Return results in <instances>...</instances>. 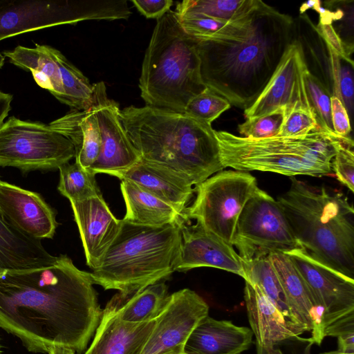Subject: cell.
I'll return each mask as SVG.
<instances>
[{
    "instance_id": "obj_46",
    "label": "cell",
    "mask_w": 354,
    "mask_h": 354,
    "mask_svg": "<svg viewBox=\"0 0 354 354\" xmlns=\"http://www.w3.org/2000/svg\"><path fill=\"white\" fill-rule=\"evenodd\" d=\"M12 98V95L8 93L6 97L0 99V127L11 109Z\"/></svg>"
},
{
    "instance_id": "obj_16",
    "label": "cell",
    "mask_w": 354,
    "mask_h": 354,
    "mask_svg": "<svg viewBox=\"0 0 354 354\" xmlns=\"http://www.w3.org/2000/svg\"><path fill=\"white\" fill-rule=\"evenodd\" d=\"M181 245L174 271L186 272L211 267L238 274L245 279L243 261L233 246L207 232L201 225H187L184 219L180 225Z\"/></svg>"
},
{
    "instance_id": "obj_20",
    "label": "cell",
    "mask_w": 354,
    "mask_h": 354,
    "mask_svg": "<svg viewBox=\"0 0 354 354\" xmlns=\"http://www.w3.org/2000/svg\"><path fill=\"white\" fill-rule=\"evenodd\" d=\"M268 255L294 317L306 332L311 333L310 338L314 344L320 346L324 339L322 310L289 257L279 252Z\"/></svg>"
},
{
    "instance_id": "obj_22",
    "label": "cell",
    "mask_w": 354,
    "mask_h": 354,
    "mask_svg": "<svg viewBox=\"0 0 354 354\" xmlns=\"http://www.w3.org/2000/svg\"><path fill=\"white\" fill-rule=\"evenodd\" d=\"M252 337L248 327L207 315L191 333L185 351L197 354H240L250 348Z\"/></svg>"
},
{
    "instance_id": "obj_48",
    "label": "cell",
    "mask_w": 354,
    "mask_h": 354,
    "mask_svg": "<svg viewBox=\"0 0 354 354\" xmlns=\"http://www.w3.org/2000/svg\"><path fill=\"white\" fill-rule=\"evenodd\" d=\"M48 354H76L74 351L64 348H53Z\"/></svg>"
},
{
    "instance_id": "obj_35",
    "label": "cell",
    "mask_w": 354,
    "mask_h": 354,
    "mask_svg": "<svg viewBox=\"0 0 354 354\" xmlns=\"http://www.w3.org/2000/svg\"><path fill=\"white\" fill-rule=\"evenodd\" d=\"M287 113V109L281 106L274 111L252 119L238 125V130L242 137L257 140L276 136Z\"/></svg>"
},
{
    "instance_id": "obj_3",
    "label": "cell",
    "mask_w": 354,
    "mask_h": 354,
    "mask_svg": "<svg viewBox=\"0 0 354 354\" xmlns=\"http://www.w3.org/2000/svg\"><path fill=\"white\" fill-rule=\"evenodd\" d=\"M120 120L142 160L178 174L194 187L224 169L212 125L147 105L120 110Z\"/></svg>"
},
{
    "instance_id": "obj_17",
    "label": "cell",
    "mask_w": 354,
    "mask_h": 354,
    "mask_svg": "<svg viewBox=\"0 0 354 354\" xmlns=\"http://www.w3.org/2000/svg\"><path fill=\"white\" fill-rule=\"evenodd\" d=\"M0 212L24 234L52 239L58 226L55 210L38 193L0 180Z\"/></svg>"
},
{
    "instance_id": "obj_43",
    "label": "cell",
    "mask_w": 354,
    "mask_h": 354,
    "mask_svg": "<svg viewBox=\"0 0 354 354\" xmlns=\"http://www.w3.org/2000/svg\"><path fill=\"white\" fill-rule=\"evenodd\" d=\"M131 3L146 18L157 20L170 11L174 4L172 0H132Z\"/></svg>"
},
{
    "instance_id": "obj_4",
    "label": "cell",
    "mask_w": 354,
    "mask_h": 354,
    "mask_svg": "<svg viewBox=\"0 0 354 354\" xmlns=\"http://www.w3.org/2000/svg\"><path fill=\"white\" fill-rule=\"evenodd\" d=\"M277 201L300 246L354 279V209L348 198L292 178L289 189Z\"/></svg>"
},
{
    "instance_id": "obj_9",
    "label": "cell",
    "mask_w": 354,
    "mask_h": 354,
    "mask_svg": "<svg viewBox=\"0 0 354 354\" xmlns=\"http://www.w3.org/2000/svg\"><path fill=\"white\" fill-rule=\"evenodd\" d=\"M258 187L249 172L222 170L195 187L196 198L183 217L232 245L241 212Z\"/></svg>"
},
{
    "instance_id": "obj_51",
    "label": "cell",
    "mask_w": 354,
    "mask_h": 354,
    "mask_svg": "<svg viewBox=\"0 0 354 354\" xmlns=\"http://www.w3.org/2000/svg\"><path fill=\"white\" fill-rule=\"evenodd\" d=\"M167 354H197L196 353H192V352H184L183 353H167Z\"/></svg>"
},
{
    "instance_id": "obj_2",
    "label": "cell",
    "mask_w": 354,
    "mask_h": 354,
    "mask_svg": "<svg viewBox=\"0 0 354 354\" xmlns=\"http://www.w3.org/2000/svg\"><path fill=\"white\" fill-rule=\"evenodd\" d=\"M293 37V19L266 4L245 40H197L202 80L231 104L245 109L266 86Z\"/></svg>"
},
{
    "instance_id": "obj_45",
    "label": "cell",
    "mask_w": 354,
    "mask_h": 354,
    "mask_svg": "<svg viewBox=\"0 0 354 354\" xmlns=\"http://www.w3.org/2000/svg\"><path fill=\"white\" fill-rule=\"evenodd\" d=\"M337 338V351L354 353V333L342 335Z\"/></svg>"
},
{
    "instance_id": "obj_11",
    "label": "cell",
    "mask_w": 354,
    "mask_h": 354,
    "mask_svg": "<svg viewBox=\"0 0 354 354\" xmlns=\"http://www.w3.org/2000/svg\"><path fill=\"white\" fill-rule=\"evenodd\" d=\"M243 261L271 252L301 248L279 203L259 187L246 202L239 217L232 246Z\"/></svg>"
},
{
    "instance_id": "obj_29",
    "label": "cell",
    "mask_w": 354,
    "mask_h": 354,
    "mask_svg": "<svg viewBox=\"0 0 354 354\" xmlns=\"http://www.w3.org/2000/svg\"><path fill=\"white\" fill-rule=\"evenodd\" d=\"M170 295L165 281L151 285L127 300L116 294L118 313L121 319L128 322L156 319L165 308Z\"/></svg>"
},
{
    "instance_id": "obj_6",
    "label": "cell",
    "mask_w": 354,
    "mask_h": 354,
    "mask_svg": "<svg viewBox=\"0 0 354 354\" xmlns=\"http://www.w3.org/2000/svg\"><path fill=\"white\" fill-rule=\"evenodd\" d=\"M147 106L184 113L205 88L201 75L197 39L181 27L175 12L157 21L146 50L139 79Z\"/></svg>"
},
{
    "instance_id": "obj_10",
    "label": "cell",
    "mask_w": 354,
    "mask_h": 354,
    "mask_svg": "<svg viewBox=\"0 0 354 354\" xmlns=\"http://www.w3.org/2000/svg\"><path fill=\"white\" fill-rule=\"evenodd\" d=\"M72 142L49 124L10 117L0 127V167H13L23 174L50 171L75 157Z\"/></svg>"
},
{
    "instance_id": "obj_33",
    "label": "cell",
    "mask_w": 354,
    "mask_h": 354,
    "mask_svg": "<svg viewBox=\"0 0 354 354\" xmlns=\"http://www.w3.org/2000/svg\"><path fill=\"white\" fill-rule=\"evenodd\" d=\"M57 189L70 202L80 201L102 194L95 174L82 167L78 163L69 162L61 165Z\"/></svg>"
},
{
    "instance_id": "obj_54",
    "label": "cell",
    "mask_w": 354,
    "mask_h": 354,
    "mask_svg": "<svg viewBox=\"0 0 354 354\" xmlns=\"http://www.w3.org/2000/svg\"><path fill=\"white\" fill-rule=\"evenodd\" d=\"M1 178V177H0Z\"/></svg>"
},
{
    "instance_id": "obj_8",
    "label": "cell",
    "mask_w": 354,
    "mask_h": 354,
    "mask_svg": "<svg viewBox=\"0 0 354 354\" xmlns=\"http://www.w3.org/2000/svg\"><path fill=\"white\" fill-rule=\"evenodd\" d=\"M124 0H0V41L21 33L85 20L126 19Z\"/></svg>"
},
{
    "instance_id": "obj_23",
    "label": "cell",
    "mask_w": 354,
    "mask_h": 354,
    "mask_svg": "<svg viewBox=\"0 0 354 354\" xmlns=\"http://www.w3.org/2000/svg\"><path fill=\"white\" fill-rule=\"evenodd\" d=\"M118 178L145 188L173 206L181 214L195 192V187L184 177L142 160Z\"/></svg>"
},
{
    "instance_id": "obj_47",
    "label": "cell",
    "mask_w": 354,
    "mask_h": 354,
    "mask_svg": "<svg viewBox=\"0 0 354 354\" xmlns=\"http://www.w3.org/2000/svg\"><path fill=\"white\" fill-rule=\"evenodd\" d=\"M320 1L314 0V1H308L306 2L303 3L299 8V13L301 15L304 14L305 12L309 9H314V8L317 5V3Z\"/></svg>"
},
{
    "instance_id": "obj_34",
    "label": "cell",
    "mask_w": 354,
    "mask_h": 354,
    "mask_svg": "<svg viewBox=\"0 0 354 354\" xmlns=\"http://www.w3.org/2000/svg\"><path fill=\"white\" fill-rule=\"evenodd\" d=\"M230 106L228 100L206 87L189 102L184 113L212 125V122Z\"/></svg>"
},
{
    "instance_id": "obj_44",
    "label": "cell",
    "mask_w": 354,
    "mask_h": 354,
    "mask_svg": "<svg viewBox=\"0 0 354 354\" xmlns=\"http://www.w3.org/2000/svg\"><path fill=\"white\" fill-rule=\"evenodd\" d=\"M354 333V316L339 320L329 326L324 333V337H337L342 335Z\"/></svg>"
},
{
    "instance_id": "obj_7",
    "label": "cell",
    "mask_w": 354,
    "mask_h": 354,
    "mask_svg": "<svg viewBox=\"0 0 354 354\" xmlns=\"http://www.w3.org/2000/svg\"><path fill=\"white\" fill-rule=\"evenodd\" d=\"M221 162L237 171H261L288 176L330 174L337 147L349 137L320 127L297 137L252 140L216 131Z\"/></svg>"
},
{
    "instance_id": "obj_26",
    "label": "cell",
    "mask_w": 354,
    "mask_h": 354,
    "mask_svg": "<svg viewBox=\"0 0 354 354\" xmlns=\"http://www.w3.org/2000/svg\"><path fill=\"white\" fill-rule=\"evenodd\" d=\"M121 192L126 205L122 218L131 224L162 227L179 221L183 218L173 206L140 185L122 180Z\"/></svg>"
},
{
    "instance_id": "obj_39",
    "label": "cell",
    "mask_w": 354,
    "mask_h": 354,
    "mask_svg": "<svg viewBox=\"0 0 354 354\" xmlns=\"http://www.w3.org/2000/svg\"><path fill=\"white\" fill-rule=\"evenodd\" d=\"M313 344L310 337L297 336L270 346H256L257 354H311Z\"/></svg>"
},
{
    "instance_id": "obj_1",
    "label": "cell",
    "mask_w": 354,
    "mask_h": 354,
    "mask_svg": "<svg viewBox=\"0 0 354 354\" xmlns=\"http://www.w3.org/2000/svg\"><path fill=\"white\" fill-rule=\"evenodd\" d=\"M91 272L66 254L46 267L0 269V328L35 353L84 352L102 310Z\"/></svg>"
},
{
    "instance_id": "obj_31",
    "label": "cell",
    "mask_w": 354,
    "mask_h": 354,
    "mask_svg": "<svg viewBox=\"0 0 354 354\" xmlns=\"http://www.w3.org/2000/svg\"><path fill=\"white\" fill-rule=\"evenodd\" d=\"M261 0H184L177 3L176 14H201L213 18L236 21L250 17L265 6Z\"/></svg>"
},
{
    "instance_id": "obj_15",
    "label": "cell",
    "mask_w": 354,
    "mask_h": 354,
    "mask_svg": "<svg viewBox=\"0 0 354 354\" xmlns=\"http://www.w3.org/2000/svg\"><path fill=\"white\" fill-rule=\"evenodd\" d=\"M93 85L90 107L98 122L101 147L97 160L88 170L118 177L141 159L121 124L119 104L108 97L104 82Z\"/></svg>"
},
{
    "instance_id": "obj_13",
    "label": "cell",
    "mask_w": 354,
    "mask_h": 354,
    "mask_svg": "<svg viewBox=\"0 0 354 354\" xmlns=\"http://www.w3.org/2000/svg\"><path fill=\"white\" fill-rule=\"evenodd\" d=\"M209 306L195 291L183 288L170 295L140 354L183 353L196 326L209 314Z\"/></svg>"
},
{
    "instance_id": "obj_30",
    "label": "cell",
    "mask_w": 354,
    "mask_h": 354,
    "mask_svg": "<svg viewBox=\"0 0 354 354\" xmlns=\"http://www.w3.org/2000/svg\"><path fill=\"white\" fill-rule=\"evenodd\" d=\"M243 261L245 281L257 285L289 322L304 328L293 316L269 255H261Z\"/></svg>"
},
{
    "instance_id": "obj_12",
    "label": "cell",
    "mask_w": 354,
    "mask_h": 354,
    "mask_svg": "<svg viewBox=\"0 0 354 354\" xmlns=\"http://www.w3.org/2000/svg\"><path fill=\"white\" fill-rule=\"evenodd\" d=\"M285 254L304 279L322 310L323 334L333 323L354 316V279L318 261L302 248Z\"/></svg>"
},
{
    "instance_id": "obj_49",
    "label": "cell",
    "mask_w": 354,
    "mask_h": 354,
    "mask_svg": "<svg viewBox=\"0 0 354 354\" xmlns=\"http://www.w3.org/2000/svg\"><path fill=\"white\" fill-rule=\"evenodd\" d=\"M319 354H354V353H344L339 351H333L328 352L321 353Z\"/></svg>"
},
{
    "instance_id": "obj_27",
    "label": "cell",
    "mask_w": 354,
    "mask_h": 354,
    "mask_svg": "<svg viewBox=\"0 0 354 354\" xmlns=\"http://www.w3.org/2000/svg\"><path fill=\"white\" fill-rule=\"evenodd\" d=\"M262 8L250 17L236 21L222 20L196 13L176 15L184 31L198 41H235L247 38L257 13Z\"/></svg>"
},
{
    "instance_id": "obj_38",
    "label": "cell",
    "mask_w": 354,
    "mask_h": 354,
    "mask_svg": "<svg viewBox=\"0 0 354 354\" xmlns=\"http://www.w3.org/2000/svg\"><path fill=\"white\" fill-rule=\"evenodd\" d=\"M332 170L337 179L351 192H354L353 140L349 138L337 148L332 160Z\"/></svg>"
},
{
    "instance_id": "obj_28",
    "label": "cell",
    "mask_w": 354,
    "mask_h": 354,
    "mask_svg": "<svg viewBox=\"0 0 354 354\" xmlns=\"http://www.w3.org/2000/svg\"><path fill=\"white\" fill-rule=\"evenodd\" d=\"M10 63L29 70L37 82L59 100L64 94L60 71L46 48L36 44L35 48L18 46L12 51L3 52Z\"/></svg>"
},
{
    "instance_id": "obj_41",
    "label": "cell",
    "mask_w": 354,
    "mask_h": 354,
    "mask_svg": "<svg viewBox=\"0 0 354 354\" xmlns=\"http://www.w3.org/2000/svg\"><path fill=\"white\" fill-rule=\"evenodd\" d=\"M316 30L329 47L342 59L353 65L351 50L335 31L333 24H321L315 26Z\"/></svg>"
},
{
    "instance_id": "obj_21",
    "label": "cell",
    "mask_w": 354,
    "mask_h": 354,
    "mask_svg": "<svg viewBox=\"0 0 354 354\" xmlns=\"http://www.w3.org/2000/svg\"><path fill=\"white\" fill-rule=\"evenodd\" d=\"M244 300L256 344L270 346L306 333L289 322L257 285L245 281Z\"/></svg>"
},
{
    "instance_id": "obj_25",
    "label": "cell",
    "mask_w": 354,
    "mask_h": 354,
    "mask_svg": "<svg viewBox=\"0 0 354 354\" xmlns=\"http://www.w3.org/2000/svg\"><path fill=\"white\" fill-rule=\"evenodd\" d=\"M49 126L72 142L75 162L88 170L97 160L101 147L98 122L93 110L91 107L82 111L72 109Z\"/></svg>"
},
{
    "instance_id": "obj_53",
    "label": "cell",
    "mask_w": 354,
    "mask_h": 354,
    "mask_svg": "<svg viewBox=\"0 0 354 354\" xmlns=\"http://www.w3.org/2000/svg\"><path fill=\"white\" fill-rule=\"evenodd\" d=\"M0 354H2V351H1V344H0Z\"/></svg>"
},
{
    "instance_id": "obj_36",
    "label": "cell",
    "mask_w": 354,
    "mask_h": 354,
    "mask_svg": "<svg viewBox=\"0 0 354 354\" xmlns=\"http://www.w3.org/2000/svg\"><path fill=\"white\" fill-rule=\"evenodd\" d=\"M305 84L311 106L315 113L319 127L326 131H333L329 93L321 82L308 69L305 73Z\"/></svg>"
},
{
    "instance_id": "obj_18",
    "label": "cell",
    "mask_w": 354,
    "mask_h": 354,
    "mask_svg": "<svg viewBox=\"0 0 354 354\" xmlns=\"http://www.w3.org/2000/svg\"><path fill=\"white\" fill-rule=\"evenodd\" d=\"M78 227L86 265L93 270L118 234L122 219L111 212L102 194L80 201L71 202Z\"/></svg>"
},
{
    "instance_id": "obj_50",
    "label": "cell",
    "mask_w": 354,
    "mask_h": 354,
    "mask_svg": "<svg viewBox=\"0 0 354 354\" xmlns=\"http://www.w3.org/2000/svg\"><path fill=\"white\" fill-rule=\"evenodd\" d=\"M5 61L4 55L0 54V68L3 66Z\"/></svg>"
},
{
    "instance_id": "obj_40",
    "label": "cell",
    "mask_w": 354,
    "mask_h": 354,
    "mask_svg": "<svg viewBox=\"0 0 354 354\" xmlns=\"http://www.w3.org/2000/svg\"><path fill=\"white\" fill-rule=\"evenodd\" d=\"M353 65L342 60L336 96L346 108L348 117L353 112Z\"/></svg>"
},
{
    "instance_id": "obj_5",
    "label": "cell",
    "mask_w": 354,
    "mask_h": 354,
    "mask_svg": "<svg viewBox=\"0 0 354 354\" xmlns=\"http://www.w3.org/2000/svg\"><path fill=\"white\" fill-rule=\"evenodd\" d=\"M185 218L162 227L131 224L122 219L115 239L100 265L91 272L95 284L117 290L127 300L174 272Z\"/></svg>"
},
{
    "instance_id": "obj_32",
    "label": "cell",
    "mask_w": 354,
    "mask_h": 354,
    "mask_svg": "<svg viewBox=\"0 0 354 354\" xmlns=\"http://www.w3.org/2000/svg\"><path fill=\"white\" fill-rule=\"evenodd\" d=\"M46 48L60 71L64 94L59 101L78 111L90 108L93 85L60 51L47 45Z\"/></svg>"
},
{
    "instance_id": "obj_19",
    "label": "cell",
    "mask_w": 354,
    "mask_h": 354,
    "mask_svg": "<svg viewBox=\"0 0 354 354\" xmlns=\"http://www.w3.org/2000/svg\"><path fill=\"white\" fill-rule=\"evenodd\" d=\"M114 295L102 310L91 344L84 354H140L156 319L133 323L123 321L118 313Z\"/></svg>"
},
{
    "instance_id": "obj_14",
    "label": "cell",
    "mask_w": 354,
    "mask_h": 354,
    "mask_svg": "<svg viewBox=\"0 0 354 354\" xmlns=\"http://www.w3.org/2000/svg\"><path fill=\"white\" fill-rule=\"evenodd\" d=\"M307 70L301 44L294 36L263 90L244 109L245 118H259L281 106L287 113L299 107L313 108L305 84Z\"/></svg>"
},
{
    "instance_id": "obj_37",
    "label": "cell",
    "mask_w": 354,
    "mask_h": 354,
    "mask_svg": "<svg viewBox=\"0 0 354 354\" xmlns=\"http://www.w3.org/2000/svg\"><path fill=\"white\" fill-rule=\"evenodd\" d=\"M313 108L299 107L288 112L276 137H297L319 129Z\"/></svg>"
},
{
    "instance_id": "obj_24",
    "label": "cell",
    "mask_w": 354,
    "mask_h": 354,
    "mask_svg": "<svg viewBox=\"0 0 354 354\" xmlns=\"http://www.w3.org/2000/svg\"><path fill=\"white\" fill-rule=\"evenodd\" d=\"M57 258L44 248L40 239L20 232L0 212V269L46 267Z\"/></svg>"
},
{
    "instance_id": "obj_42",
    "label": "cell",
    "mask_w": 354,
    "mask_h": 354,
    "mask_svg": "<svg viewBox=\"0 0 354 354\" xmlns=\"http://www.w3.org/2000/svg\"><path fill=\"white\" fill-rule=\"evenodd\" d=\"M330 114L333 131L338 136L349 137L351 120L342 102L335 96L330 98Z\"/></svg>"
},
{
    "instance_id": "obj_52",
    "label": "cell",
    "mask_w": 354,
    "mask_h": 354,
    "mask_svg": "<svg viewBox=\"0 0 354 354\" xmlns=\"http://www.w3.org/2000/svg\"><path fill=\"white\" fill-rule=\"evenodd\" d=\"M8 95V93H5L0 91V99L6 97Z\"/></svg>"
}]
</instances>
